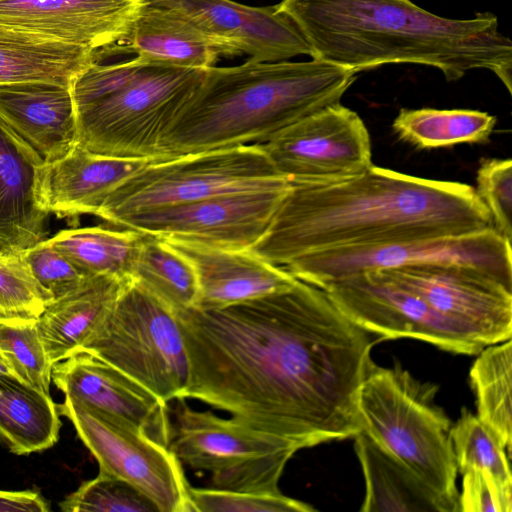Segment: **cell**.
Wrapping results in <instances>:
<instances>
[{
  "label": "cell",
  "mask_w": 512,
  "mask_h": 512,
  "mask_svg": "<svg viewBox=\"0 0 512 512\" xmlns=\"http://www.w3.org/2000/svg\"><path fill=\"white\" fill-rule=\"evenodd\" d=\"M52 381L66 399L121 418L169 447L167 402L105 361L78 351L52 365Z\"/></svg>",
  "instance_id": "obj_18"
},
{
  "label": "cell",
  "mask_w": 512,
  "mask_h": 512,
  "mask_svg": "<svg viewBox=\"0 0 512 512\" xmlns=\"http://www.w3.org/2000/svg\"><path fill=\"white\" fill-rule=\"evenodd\" d=\"M53 301L34 277L24 251L0 249V319H35Z\"/></svg>",
  "instance_id": "obj_34"
},
{
  "label": "cell",
  "mask_w": 512,
  "mask_h": 512,
  "mask_svg": "<svg viewBox=\"0 0 512 512\" xmlns=\"http://www.w3.org/2000/svg\"><path fill=\"white\" fill-rule=\"evenodd\" d=\"M354 449L365 481L361 512H443L429 488L367 434L354 436Z\"/></svg>",
  "instance_id": "obj_25"
},
{
  "label": "cell",
  "mask_w": 512,
  "mask_h": 512,
  "mask_svg": "<svg viewBox=\"0 0 512 512\" xmlns=\"http://www.w3.org/2000/svg\"><path fill=\"white\" fill-rule=\"evenodd\" d=\"M189 496L193 512H310L315 510L309 504L282 493H255L190 486Z\"/></svg>",
  "instance_id": "obj_36"
},
{
  "label": "cell",
  "mask_w": 512,
  "mask_h": 512,
  "mask_svg": "<svg viewBox=\"0 0 512 512\" xmlns=\"http://www.w3.org/2000/svg\"><path fill=\"white\" fill-rule=\"evenodd\" d=\"M476 183V193L490 213L493 228L512 242V161L482 159Z\"/></svg>",
  "instance_id": "obj_37"
},
{
  "label": "cell",
  "mask_w": 512,
  "mask_h": 512,
  "mask_svg": "<svg viewBox=\"0 0 512 512\" xmlns=\"http://www.w3.org/2000/svg\"><path fill=\"white\" fill-rule=\"evenodd\" d=\"M57 405L12 374H0V443L25 455L52 447L59 437Z\"/></svg>",
  "instance_id": "obj_27"
},
{
  "label": "cell",
  "mask_w": 512,
  "mask_h": 512,
  "mask_svg": "<svg viewBox=\"0 0 512 512\" xmlns=\"http://www.w3.org/2000/svg\"><path fill=\"white\" fill-rule=\"evenodd\" d=\"M169 448L182 464L210 474L223 490L281 493L279 480L298 451L290 442L235 418L191 408L175 400Z\"/></svg>",
  "instance_id": "obj_9"
},
{
  "label": "cell",
  "mask_w": 512,
  "mask_h": 512,
  "mask_svg": "<svg viewBox=\"0 0 512 512\" xmlns=\"http://www.w3.org/2000/svg\"><path fill=\"white\" fill-rule=\"evenodd\" d=\"M133 54L143 60L206 70L234 53L179 12L146 1L127 39L104 55Z\"/></svg>",
  "instance_id": "obj_23"
},
{
  "label": "cell",
  "mask_w": 512,
  "mask_h": 512,
  "mask_svg": "<svg viewBox=\"0 0 512 512\" xmlns=\"http://www.w3.org/2000/svg\"><path fill=\"white\" fill-rule=\"evenodd\" d=\"M65 512H159L156 506L128 482L99 471L61 503Z\"/></svg>",
  "instance_id": "obj_35"
},
{
  "label": "cell",
  "mask_w": 512,
  "mask_h": 512,
  "mask_svg": "<svg viewBox=\"0 0 512 512\" xmlns=\"http://www.w3.org/2000/svg\"><path fill=\"white\" fill-rule=\"evenodd\" d=\"M440 263L475 266L512 283L511 242L493 227L457 236L315 251L283 267L295 278L323 289L361 272Z\"/></svg>",
  "instance_id": "obj_11"
},
{
  "label": "cell",
  "mask_w": 512,
  "mask_h": 512,
  "mask_svg": "<svg viewBox=\"0 0 512 512\" xmlns=\"http://www.w3.org/2000/svg\"><path fill=\"white\" fill-rule=\"evenodd\" d=\"M98 61L97 52L0 26V84L46 81L71 85Z\"/></svg>",
  "instance_id": "obj_26"
},
{
  "label": "cell",
  "mask_w": 512,
  "mask_h": 512,
  "mask_svg": "<svg viewBox=\"0 0 512 512\" xmlns=\"http://www.w3.org/2000/svg\"><path fill=\"white\" fill-rule=\"evenodd\" d=\"M495 116L471 109L402 108L392 128L398 137L422 149L488 141Z\"/></svg>",
  "instance_id": "obj_30"
},
{
  "label": "cell",
  "mask_w": 512,
  "mask_h": 512,
  "mask_svg": "<svg viewBox=\"0 0 512 512\" xmlns=\"http://www.w3.org/2000/svg\"><path fill=\"white\" fill-rule=\"evenodd\" d=\"M147 0H0V26L94 50L127 39Z\"/></svg>",
  "instance_id": "obj_16"
},
{
  "label": "cell",
  "mask_w": 512,
  "mask_h": 512,
  "mask_svg": "<svg viewBox=\"0 0 512 512\" xmlns=\"http://www.w3.org/2000/svg\"><path fill=\"white\" fill-rule=\"evenodd\" d=\"M0 353L15 376L50 395L52 363L35 319H0Z\"/></svg>",
  "instance_id": "obj_33"
},
{
  "label": "cell",
  "mask_w": 512,
  "mask_h": 512,
  "mask_svg": "<svg viewBox=\"0 0 512 512\" xmlns=\"http://www.w3.org/2000/svg\"><path fill=\"white\" fill-rule=\"evenodd\" d=\"M179 12L235 56L258 62L312 55L307 41L277 5L254 7L232 0H148Z\"/></svg>",
  "instance_id": "obj_17"
},
{
  "label": "cell",
  "mask_w": 512,
  "mask_h": 512,
  "mask_svg": "<svg viewBox=\"0 0 512 512\" xmlns=\"http://www.w3.org/2000/svg\"><path fill=\"white\" fill-rule=\"evenodd\" d=\"M289 185L260 144L216 149L150 162L115 188L96 216L114 225L165 206Z\"/></svg>",
  "instance_id": "obj_7"
},
{
  "label": "cell",
  "mask_w": 512,
  "mask_h": 512,
  "mask_svg": "<svg viewBox=\"0 0 512 512\" xmlns=\"http://www.w3.org/2000/svg\"><path fill=\"white\" fill-rule=\"evenodd\" d=\"M44 161L0 118V249L22 252L44 240L48 213L38 182Z\"/></svg>",
  "instance_id": "obj_22"
},
{
  "label": "cell",
  "mask_w": 512,
  "mask_h": 512,
  "mask_svg": "<svg viewBox=\"0 0 512 512\" xmlns=\"http://www.w3.org/2000/svg\"><path fill=\"white\" fill-rule=\"evenodd\" d=\"M323 290L350 320L381 339H418L466 355L483 349L420 296L376 271L347 276Z\"/></svg>",
  "instance_id": "obj_15"
},
{
  "label": "cell",
  "mask_w": 512,
  "mask_h": 512,
  "mask_svg": "<svg viewBox=\"0 0 512 512\" xmlns=\"http://www.w3.org/2000/svg\"><path fill=\"white\" fill-rule=\"evenodd\" d=\"M511 371L512 341L486 346L470 369V381L476 397L477 416L487 425L511 454Z\"/></svg>",
  "instance_id": "obj_31"
},
{
  "label": "cell",
  "mask_w": 512,
  "mask_h": 512,
  "mask_svg": "<svg viewBox=\"0 0 512 512\" xmlns=\"http://www.w3.org/2000/svg\"><path fill=\"white\" fill-rule=\"evenodd\" d=\"M290 185L222 194L133 214L113 226L204 246L249 250L264 235Z\"/></svg>",
  "instance_id": "obj_14"
},
{
  "label": "cell",
  "mask_w": 512,
  "mask_h": 512,
  "mask_svg": "<svg viewBox=\"0 0 512 512\" xmlns=\"http://www.w3.org/2000/svg\"><path fill=\"white\" fill-rule=\"evenodd\" d=\"M125 281L96 275L51 301L37 319L52 364L78 352L102 322Z\"/></svg>",
  "instance_id": "obj_24"
},
{
  "label": "cell",
  "mask_w": 512,
  "mask_h": 512,
  "mask_svg": "<svg viewBox=\"0 0 512 512\" xmlns=\"http://www.w3.org/2000/svg\"><path fill=\"white\" fill-rule=\"evenodd\" d=\"M24 255L34 277L53 300L73 291L89 277L65 257L50 239L28 248Z\"/></svg>",
  "instance_id": "obj_38"
},
{
  "label": "cell",
  "mask_w": 512,
  "mask_h": 512,
  "mask_svg": "<svg viewBox=\"0 0 512 512\" xmlns=\"http://www.w3.org/2000/svg\"><path fill=\"white\" fill-rule=\"evenodd\" d=\"M162 239L194 266L199 286L198 307L219 308L256 299L286 290L297 281L286 268L265 261L250 249H223Z\"/></svg>",
  "instance_id": "obj_20"
},
{
  "label": "cell",
  "mask_w": 512,
  "mask_h": 512,
  "mask_svg": "<svg viewBox=\"0 0 512 512\" xmlns=\"http://www.w3.org/2000/svg\"><path fill=\"white\" fill-rule=\"evenodd\" d=\"M142 233L101 226L61 230L51 243L84 275L131 280Z\"/></svg>",
  "instance_id": "obj_28"
},
{
  "label": "cell",
  "mask_w": 512,
  "mask_h": 512,
  "mask_svg": "<svg viewBox=\"0 0 512 512\" xmlns=\"http://www.w3.org/2000/svg\"><path fill=\"white\" fill-rule=\"evenodd\" d=\"M205 70L133 57L94 61L70 88L77 145L99 155L158 160L163 134L200 86Z\"/></svg>",
  "instance_id": "obj_5"
},
{
  "label": "cell",
  "mask_w": 512,
  "mask_h": 512,
  "mask_svg": "<svg viewBox=\"0 0 512 512\" xmlns=\"http://www.w3.org/2000/svg\"><path fill=\"white\" fill-rule=\"evenodd\" d=\"M0 118L45 163L77 145V121L70 85L46 81L0 84Z\"/></svg>",
  "instance_id": "obj_21"
},
{
  "label": "cell",
  "mask_w": 512,
  "mask_h": 512,
  "mask_svg": "<svg viewBox=\"0 0 512 512\" xmlns=\"http://www.w3.org/2000/svg\"><path fill=\"white\" fill-rule=\"evenodd\" d=\"M131 280L174 311L197 305L199 286L194 266L160 237L142 233Z\"/></svg>",
  "instance_id": "obj_29"
},
{
  "label": "cell",
  "mask_w": 512,
  "mask_h": 512,
  "mask_svg": "<svg viewBox=\"0 0 512 512\" xmlns=\"http://www.w3.org/2000/svg\"><path fill=\"white\" fill-rule=\"evenodd\" d=\"M175 314L189 362L185 399L298 450L362 431L357 400L374 340L325 290L297 279L263 297Z\"/></svg>",
  "instance_id": "obj_1"
},
{
  "label": "cell",
  "mask_w": 512,
  "mask_h": 512,
  "mask_svg": "<svg viewBox=\"0 0 512 512\" xmlns=\"http://www.w3.org/2000/svg\"><path fill=\"white\" fill-rule=\"evenodd\" d=\"M357 72L312 58L214 66L163 134L158 161L261 144L340 99Z\"/></svg>",
  "instance_id": "obj_4"
},
{
  "label": "cell",
  "mask_w": 512,
  "mask_h": 512,
  "mask_svg": "<svg viewBox=\"0 0 512 512\" xmlns=\"http://www.w3.org/2000/svg\"><path fill=\"white\" fill-rule=\"evenodd\" d=\"M450 439L458 471L480 469L512 485L508 453L496 434L477 415L463 408L451 426Z\"/></svg>",
  "instance_id": "obj_32"
},
{
  "label": "cell",
  "mask_w": 512,
  "mask_h": 512,
  "mask_svg": "<svg viewBox=\"0 0 512 512\" xmlns=\"http://www.w3.org/2000/svg\"><path fill=\"white\" fill-rule=\"evenodd\" d=\"M154 160L104 156L76 145L63 158L42 166L40 205L58 217L96 216L115 188Z\"/></svg>",
  "instance_id": "obj_19"
},
{
  "label": "cell",
  "mask_w": 512,
  "mask_h": 512,
  "mask_svg": "<svg viewBox=\"0 0 512 512\" xmlns=\"http://www.w3.org/2000/svg\"><path fill=\"white\" fill-rule=\"evenodd\" d=\"M462 475L459 511L511 512L512 485L502 483L485 470L470 469Z\"/></svg>",
  "instance_id": "obj_39"
},
{
  "label": "cell",
  "mask_w": 512,
  "mask_h": 512,
  "mask_svg": "<svg viewBox=\"0 0 512 512\" xmlns=\"http://www.w3.org/2000/svg\"><path fill=\"white\" fill-rule=\"evenodd\" d=\"M437 386L395 363L374 362L358 393L362 431L407 466L434 494L443 512L459 511L451 421L435 403Z\"/></svg>",
  "instance_id": "obj_6"
},
{
  "label": "cell",
  "mask_w": 512,
  "mask_h": 512,
  "mask_svg": "<svg viewBox=\"0 0 512 512\" xmlns=\"http://www.w3.org/2000/svg\"><path fill=\"white\" fill-rule=\"evenodd\" d=\"M312 58L357 73L386 64H420L456 81L473 69L493 72L512 93V42L488 12L470 19L433 14L411 0H281Z\"/></svg>",
  "instance_id": "obj_3"
},
{
  "label": "cell",
  "mask_w": 512,
  "mask_h": 512,
  "mask_svg": "<svg viewBox=\"0 0 512 512\" xmlns=\"http://www.w3.org/2000/svg\"><path fill=\"white\" fill-rule=\"evenodd\" d=\"M472 186L372 165L330 184L290 183L272 221L250 249L285 266L315 251L457 236L492 228Z\"/></svg>",
  "instance_id": "obj_2"
},
{
  "label": "cell",
  "mask_w": 512,
  "mask_h": 512,
  "mask_svg": "<svg viewBox=\"0 0 512 512\" xmlns=\"http://www.w3.org/2000/svg\"><path fill=\"white\" fill-rule=\"evenodd\" d=\"M58 413L74 425L99 464L139 490L159 512H193L182 463L175 454L131 423L69 399Z\"/></svg>",
  "instance_id": "obj_10"
},
{
  "label": "cell",
  "mask_w": 512,
  "mask_h": 512,
  "mask_svg": "<svg viewBox=\"0 0 512 512\" xmlns=\"http://www.w3.org/2000/svg\"><path fill=\"white\" fill-rule=\"evenodd\" d=\"M47 501L37 492L0 490V512H47Z\"/></svg>",
  "instance_id": "obj_40"
},
{
  "label": "cell",
  "mask_w": 512,
  "mask_h": 512,
  "mask_svg": "<svg viewBox=\"0 0 512 512\" xmlns=\"http://www.w3.org/2000/svg\"><path fill=\"white\" fill-rule=\"evenodd\" d=\"M1 373L15 375L13 370L11 369L9 363L6 361V359L0 353V374Z\"/></svg>",
  "instance_id": "obj_41"
},
{
  "label": "cell",
  "mask_w": 512,
  "mask_h": 512,
  "mask_svg": "<svg viewBox=\"0 0 512 512\" xmlns=\"http://www.w3.org/2000/svg\"><path fill=\"white\" fill-rule=\"evenodd\" d=\"M79 351L125 373L165 402L185 399L189 362L175 311L133 280Z\"/></svg>",
  "instance_id": "obj_8"
},
{
  "label": "cell",
  "mask_w": 512,
  "mask_h": 512,
  "mask_svg": "<svg viewBox=\"0 0 512 512\" xmlns=\"http://www.w3.org/2000/svg\"><path fill=\"white\" fill-rule=\"evenodd\" d=\"M374 271L420 296L482 348L511 339L512 283L492 272L455 263Z\"/></svg>",
  "instance_id": "obj_12"
},
{
  "label": "cell",
  "mask_w": 512,
  "mask_h": 512,
  "mask_svg": "<svg viewBox=\"0 0 512 512\" xmlns=\"http://www.w3.org/2000/svg\"><path fill=\"white\" fill-rule=\"evenodd\" d=\"M260 145L290 183H335L373 165L363 120L340 102L298 120Z\"/></svg>",
  "instance_id": "obj_13"
}]
</instances>
